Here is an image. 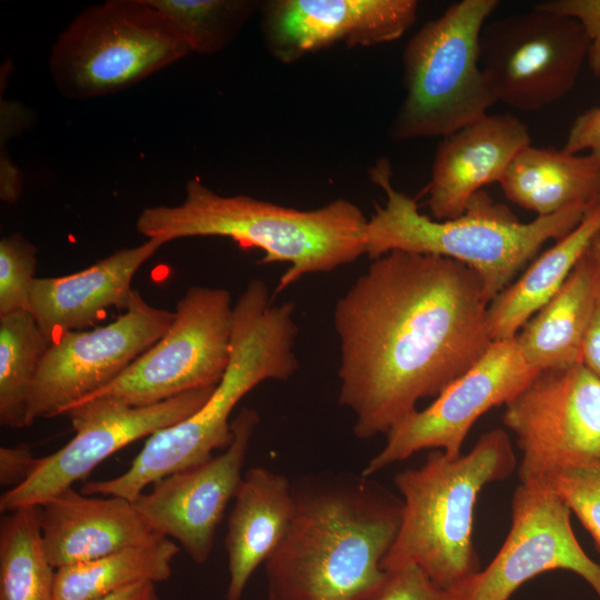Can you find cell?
<instances>
[{"instance_id":"cell-4","label":"cell","mask_w":600,"mask_h":600,"mask_svg":"<svg viewBox=\"0 0 600 600\" xmlns=\"http://www.w3.org/2000/svg\"><path fill=\"white\" fill-rule=\"evenodd\" d=\"M367 224L362 210L343 198L300 210L244 194L222 196L192 178L180 204L143 209L136 229L163 244L222 237L244 249H260V263L289 264L274 290L278 294L306 274L330 272L366 254Z\"/></svg>"},{"instance_id":"cell-6","label":"cell","mask_w":600,"mask_h":600,"mask_svg":"<svg viewBox=\"0 0 600 600\" xmlns=\"http://www.w3.org/2000/svg\"><path fill=\"white\" fill-rule=\"evenodd\" d=\"M516 468L511 440L496 428L467 453L449 457L433 450L420 467L398 472L401 523L382 569L418 566L448 593L464 583L481 569L472 537L478 496Z\"/></svg>"},{"instance_id":"cell-19","label":"cell","mask_w":600,"mask_h":600,"mask_svg":"<svg viewBox=\"0 0 600 600\" xmlns=\"http://www.w3.org/2000/svg\"><path fill=\"white\" fill-rule=\"evenodd\" d=\"M42 543L54 569L77 564L158 536L133 501L91 496L73 487L40 506Z\"/></svg>"},{"instance_id":"cell-23","label":"cell","mask_w":600,"mask_h":600,"mask_svg":"<svg viewBox=\"0 0 600 600\" xmlns=\"http://www.w3.org/2000/svg\"><path fill=\"white\" fill-rule=\"evenodd\" d=\"M499 184L508 200L538 217L600 200V161L592 153H569L528 146L503 173Z\"/></svg>"},{"instance_id":"cell-37","label":"cell","mask_w":600,"mask_h":600,"mask_svg":"<svg viewBox=\"0 0 600 600\" xmlns=\"http://www.w3.org/2000/svg\"><path fill=\"white\" fill-rule=\"evenodd\" d=\"M586 252L600 268V231L593 237Z\"/></svg>"},{"instance_id":"cell-14","label":"cell","mask_w":600,"mask_h":600,"mask_svg":"<svg viewBox=\"0 0 600 600\" xmlns=\"http://www.w3.org/2000/svg\"><path fill=\"white\" fill-rule=\"evenodd\" d=\"M571 511L544 480L520 483L511 527L492 561L450 592L451 600H509L527 581L552 570L578 574L600 599V563L579 543Z\"/></svg>"},{"instance_id":"cell-26","label":"cell","mask_w":600,"mask_h":600,"mask_svg":"<svg viewBox=\"0 0 600 600\" xmlns=\"http://www.w3.org/2000/svg\"><path fill=\"white\" fill-rule=\"evenodd\" d=\"M56 570L42 543L40 507L2 513L0 600H53Z\"/></svg>"},{"instance_id":"cell-7","label":"cell","mask_w":600,"mask_h":600,"mask_svg":"<svg viewBox=\"0 0 600 600\" xmlns=\"http://www.w3.org/2000/svg\"><path fill=\"white\" fill-rule=\"evenodd\" d=\"M498 0H461L426 22L402 52L404 98L392 140L443 138L488 114L497 102L479 62V40Z\"/></svg>"},{"instance_id":"cell-31","label":"cell","mask_w":600,"mask_h":600,"mask_svg":"<svg viewBox=\"0 0 600 600\" xmlns=\"http://www.w3.org/2000/svg\"><path fill=\"white\" fill-rule=\"evenodd\" d=\"M360 600H451L414 564L384 570L381 581Z\"/></svg>"},{"instance_id":"cell-20","label":"cell","mask_w":600,"mask_h":600,"mask_svg":"<svg viewBox=\"0 0 600 600\" xmlns=\"http://www.w3.org/2000/svg\"><path fill=\"white\" fill-rule=\"evenodd\" d=\"M161 246L147 239L118 249L81 271L36 278L30 311L40 330L52 341L66 332L86 330L110 308L126 310L134 290L133 277Z\"/></svg>"},{"instance_id":"cell-27","label":"cell","mask_w":600,"mask_h":600,"mask_svg":"<svg viewBox=\"0 0 600 600\" xmlns=\"http://www.w3.org/2000/svg\"><path fill=\"white\" fill-rule=\"evenodd\" d=\"M51 341L31 311L0 318V424L12 429L29 426L30 391L39 364Z\"/></svg>"},{"instance_id":"cell-15","label":"cell","mask_w":600,"mask_h":600,"mask_svg":"<svg viewBox=\"0 0 600 600\" xmlns=\"http://www.w3.org/2000/svg\"><path fill=\"white\" fill-rule=\"evenodd\" d=\"M538 372L524 361L516 338L493 341L430 406L416 410L393 427L386 434L382 449L361 473L372 477L421 450H441L449 457L461 454L476 421L490 409L506 404Z\"/></svg>"},{"instance_id":"cell-18","label":"cell","mask_w":600,"mask_h":600,"mask_svg":"<svg viewBox=\"0 0 600 600\" xmlns=\"http://www.w3.org/2000/svg\"><path fill=\"white\" fill-rule=\"evenodd\" d=\"M531 144L528 127L511 114H487L441 138L434 152L427 204L436 220L461 216L484 186L498 182Z\"/></svg>"},{"instance_id":"cell-5","label":"cell","mask_w":600,"mask_h":600,"mask_svg":"<svg viewBox=\"0 0 600 600\" xmlns=\"http://www.w3.org/2000/svg\"><path fill=\"white\" fill-rule=\"evenodd\" d=\"M369 177L386 194L368 219L366 254L377 259L400 250L456 260L483 283L489 303L549 240H559L583 219L591 206L573 204L557 213L521 222L483 190L453 219L436 220L419 211L414 199L392 184L391 164L381 158Z\"/></svg>"},{"instance_id":"cell-32","label":"cell","mask_w":600,"mask_h":600,"mask_svg":"<svg viewBox=\"0 0 600 600\" xmlns=\"http://www.w3.org/2000/svg\"><path fill=\"white\" fill-rule=\"evenodd\" d=\"M537 6L580 23L589 41L588 64L600 77V0H548Z\"/></svg>"},{"instance_id":"cell-8","label":"cell","mask_w":600,"mask_h":600,"mask_svg":"<svg viewBox=\"0 0 600 600\" xmlns=\"http://www.w3.org/2000/svg\"><path fill=\"white\" fill-rule=\"evenodd\" d=\"M190 52L170 20L148 0H108L78 13L58 36L49 71L61 94H113Z\"/></svg>"},{"instance_id":"cell-22","label":"cell","mask_w":600,"mask_h":600,"mask_svg":"<svg viewBox=\"0 0 600 600\" xmlns=\"http://www.w3.org/2000/svg\"><path fill=\"white\" fill-rule=\"evenodd\" d=\"M600 294V268L584 252L557 293L516 334L534 370L582 363V342Z\"/></svg>"},{"instance_id":"cell-10","label":"cell","mask_w":600,"mask_h":600,"mask_svg":"<svg viewBox=\"0 0 600 600\" xmlns=\"http://www.w3.org/2000/svg\"><path fill=\"white\" fill-rule=\"evenodd\" d=\"M580 23L534 4L531 10L487 22L479 62L497 102L537 111L566 97L587 61Z\"/></svg>"},{"instance_id":"cell-21","label":"cell","mask_w":600,"mask_h":600,"mask_svg":"<svg viewBox=\"0 0 600 600\" xmlns=\"http://www.w3.org/2000/svg\"><path fill=\"white\" fill-rule=\"evenodd\" d=\"M292 481L266 467L243 474L227 524L226 600H240L257 568L277 549L293 513Z\"/></svg>"},{"instance_id":"cell-2","label":"cell","mask_w":600,"mask_h":600,"mask_svg":"<svg viewBox=\"0 0 600 600\" xmlns=\"http://www.w3.org/2000/svg\"><path fill=\"white\" fill-rule=\"evenodd\" d=\"M293 513L264 562L268 600H360L383 578L401 497L362 473L292 481Z\"/></svg>"},{"instance_id":"cell-16","label":"cell","mask_w":600,"mask_h":600,"mask_svg":"<svg viewBox=\"0 0 600 600\" xmlns=\"http://www.w3.org/2000/svg\"><path fill=\"white\" fill-rule=\"evenodd\" d=\"M258 423V412L243 407L231 421L233 439L227 449L202 464L162 478L133 501L157 533L174 540L198 564L209 560L217 528L240 488Z\"/></svg>"},{"instance_id":"cell-12","label":"cell","mask_w":600,"mask_h":600,"mask_svg":"<svg viewBox=\"0 0 600 600\" xmlns=\"http://www.w3.org/2000/svg\"><path fill=\"white\" fill-rule=\"evenodd\" d=\"M214 387L191 390L142 407L97 397L71 406L67 416L73 438L59 450L38 459L30 477L0 497L1 513L40 507L86 478L123 447L176 424L200 409Z\"/></svg>"},{"instance_id":"cell-17","label":"cell","mask_w":600,"mask_h":600,"mask_svg":"<svg viewBox=\"0 0 600 600\" xmlns=\"http://www.w3.org/2000/svg\"><path fill=\"white\" fill-rule=\"evenodd\" d=\"M416 0H269L260 8L268 52L281 63L336 43L370 47L391 42L418 19Z\"/></svg>"},{"instance_id":"cell-33","label":"cell","mask_w":600,"mask_h":600,"mask_svg":"<svg viewBox=\"0 0 600 600\" xmlns=\"http://www.w3.org/2000/svg\"><path fill=\"white\" fill-rule=\"evenodd\" d=\"M562 149L569 153L589 151L600 161V106L583 111L574 119Z\"/></svg>"},{"instance_id":"cell-9","label":"cell","mask_w":600,"mask_h":600,"mask_svg":"<svg viewBox=\"0 0 600 600\" xmlns=\"http://www.w3.org/2000/svg\"><path fill=\"white\" fill-rule=\"evenodd\" d=\"M233 308L227 289L189 288L166 333L116 380L86 399L107 397L142 407L217 386L230 360Z\"/></svg>"},{"instance_id":"cell-35","label":"cell","mask_w":600,"mask_h":600,"mask_svg":"<svg viewBox=\"0 0 600 600\" xmlns=\"http://www.w3.org/2000/svg\"><path fill=\"white\" fill-rule=\"evenodd\" d=\"M581 358L582 364L600 380V294L583 338Z\"/></svg>"},{"instance_id":"cell-29","label":"cell","mask_w":600,"mask_h":600,"mask_svg":"<svg viewBox=\"0 0 600 600\" xmlns=\"http://www.w3.org/2000/svg\"><path fill=\"white\" fill-rule=\"evenodd\" d=\"M37 247L20 233L0 240V318L30 311L37 268Z\"/></svg>"},{"instance_id":"cell-11","label":"cell","mask_w":600,"mask_h":600,"mask_svg":"<svg viewBox=\"0 0 600 600\" xmlns=\"http://www.w3.org/2000/svg\"><path fill=\"white\" fill-rule=\"evenodd\" d=\"M504 407L521 453L520 483L600 462V380L582 363L539 371Z\"/></svg>"},{"instance_id":"cell-1","label":"cell","mask_w":600,"mask_h":600,"mask_svg":"<svg viewBox=\"0 0 600 600\" xmlns=\"http://www.w3.org/2000/svg\"><path fill=\"white\" fill-rule=\"evenodd\" d=\"M483 283L456 260L394 250L338 299L339 403L353 433L387 434L468 371L493 342Z\"/></svg>"},{"instance_id":"cell-30","label":"cell","mask_w":600,"mask_h":600,"mask_svg":"<svg viewBox=\"0 0 600 600\" xmlns=\"http://www.w3.org/2000/svg\"><path fill=\"white\" fill-rule=\"evenodd\" d=\"M543 480L578 517L600 552V462L557 469Z\"/></svg>"},{"instance_id":"cell-28","label":"cell","mask_w":600,"mask_h":600,"mask_svg":"<svg viewBox=\"0 0 600 600\" xmlns=\"http://www.w3.org/2000/svg\"><path fill=\"white\" fill-rule=\"evenodd\" d=\"M174 26L190 52L214 54L228 47L261 3L253 0H148Z\"/></svg>"},{"instance_id":"cell-36","label":"cell","mask_w":600,"mask_h":600,"mask_svg":"<svg viewBox=\"0 0 600 600\" xmlns=\"http://www.w3.org/2000/svg\"><path fill=\"white\" fill-rule=\"evenodd\" d=\"M98 600H158L156 583L139 582Z\"/></svg>"},{"instance_id":"cell-13","label":"cell","mask_w":600,"mask_h":600,"mask_svg":"<svg viewBox=\"0 0 600 600\" xmlns=\"http://www.w3.org/2000/svg\"><path fill=\"white\" fill-rule=\"evenodd\" d=\"M172 320L173 311L151 306L133 290L127 309L112 322L54 338L31 387L29 426L63 416L107 387L166 333Z\"/></svg>"},{"instance_id":"cell-24","label":"cell","mask_w":600,"mask_h":600,"mask_svg":"<svg viewBox=\"0 0 600 600\" xmlns=\"http://www.w3.org/2000/svg\"><path fill=\"white\" fill-rule=\"evenodd\" d=\"M600 231V200L593 203L580 223L541 253L488 307L493 341L514 338L560 289L593 237Z\"/></svg>"},{"instance_id":"cell-3","label":"cell","mask_w":600,"mask_h":600,"mask_svg":"<svg viewBox=\"0 0 600 600\" xmlns=\"http://www.w3.org/2000/svg\"><path fill=\"white\" fill-rule=\"evenodd\" d=\"M229 364L209 399L184 420L148 437L121 474L86 482L81 492L134 501L149 484L210 460L233 439L230 414L266 380H288L299 367L298 327L291 302L274 303L267 283L252 279L238 298Z\"/></svg>"},{"instance_id":"cell-25","label":"cell","mask_w":600,"mask_h":600,"mask_svg":"<svg viewBox=\"0 0 600 600\" xmlns=\"http://www.w3.org/2000/svg\"><path fill=\"white\" fill-rule=\"evenodd\" d=\"M180 547L164 536L56 570L53 600H98L132 584L170 578Z\"/></svg>"},{"instance_id":"cell-34","label":"cell","mask_w":600,"mask_h":600,"mask_svg":"<svg viewBox=\"0 0 600 600\" xmlns=\"http://www.w3.org/2000/svg\"><path fill=\"white\" fill-rule=\"evenodd\" d=\"M38 459L28 444L0 448V484L8 489L24 482L33 472Z\"/></svg>"}]
</instances>
